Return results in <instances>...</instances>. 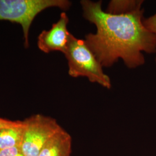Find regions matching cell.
I'll return each instance as SVG.
<instances>
[{
	"instance_id": "1",
	"label": "cell",
	"mask_w": 156,
	"mask_h": 156,
	"mask_svg": "<svg viewBox=\"0 0 156 156\" xmlns=\"http://www.w3.org/2000/svg\"><path fill=\"white\" fill-rule=\"evenodd\" d=\"M83 16L95 24L97 31L85 37V42L102 67L122 59L129 68L145 64L143 52L156 53V35L144 24V10L112 14L102 9V1L82 0Z\"/></svg>"
},
{
	"instance_id": "2",
	"label": "cell",
	"mask_w": 156,
	"mask_h": 156,
	"mask_svg": "<svg viewBox=\"0 0 156 156\" xmlns=\"http://www.w3.org/2000/svg\"><path fill=\"white\" fill-rule=\"evenodd\" d=\"M68 66V74L73 78L86 77L106 89L111 88L110 78L83 39L71 35L67 49L64 53Z\"/></svg>"
},
{
	"instance_id": "3",
	"label": "cell",
	"mask_w": 156,
	"mask_h": 156,
	"mask_svg": "<svg viewBox=\"0 0 156 156\" xmlns=\"http://www.w3.org/2000/svg\"><path fill=\"white\" fill-rule=\"evenodd\" d=\"M71 5V2L67 0H0V20L21 25L24 45L27 48L30 28L39 13L53 7L67 10Z\"/></svg>"
},
{
	"instance_id": "4",
	"label": "cell",
	"mask_w": 156,
	"mask_h": 156,
	"mask_svg": "<svg viewBox=\"0 0 156 156\" xmlns=\"http://www.w3.org/2000/svg\"><path fill=\"white\" fill-rule=\"evenodd\" d=\"M23 123L20 148L25 156H38L46 144L62 128L56 119L40 114L28 117Z\"/></svg>"
},
{
	"instance_id": "5",
	"label": "cell",
	"mask_w": 156,
	"mask_h": 156,
	"mask_svg": "<svg viewBox=\"0 0 156 156\" xmlns=\"http://www.w3.org/2000/svg\"><path fill=\"white\" fill-rule=\"evenodd\" d=\"M68 22L67 13L62 12L59 20L52 25L50 30H44L39 34L37 42L39 49L46 53L54 51L64 53L71 35L67 28Z\"/></svg>"
},
{
	"instance_id": "6",
	"label": "cell",
	"mask_w": 156,
	"mask_h": 156,
	"mask_svg": "<svg viewBox=\"0 0 156 156\" xmlns=\"http://www.w3.org/2000/svg\"><path fill=\"white\" fill-rule=\"evenodd\" d=\"M72 138L62 128L46 144L38 156H71Z\"/></svg>"
},
{
	"instance_id": "7",
	"label": "cell",
	"mask_w": 156,
	"mask_h": 156,
	"mask_svg": "<svg viewBox=\"0 0 156 156\" xmlns=\"http://www.w3.org/2000/svg\"><path fill=\"white\" fill-rule=\"evenodd\" d=\"M24 134V123L19 126L0 129V150L20 147Z\"/></svg>"
},
{
	"instance_id": "8",
	"label": "cell",
	"mask_w": 156,
	"mask_h": 156,
	"mask_svg": "<svg viewBox=\"0 0 156 156\" xmlns=\"http://www.w3.org/2000/svg\"><path fill=\"white\" fill-rule=\"evenodd\" d=\"M144 1H112L106 10L112 14H122L141 9Z\"/></svg>"
},
{
	"instance_id": "9",
	"label": "cell",
	"mask_w": 156,
	"mask_h": 156,
	"mask_svg": "<svg viewBox=\"0 0 156 156\" xmlns=\"http://www.w3.org/2000/svg\"><path fill=\"white\" fill-rule=\"evenodd\" d=\"M0 156H25L20 147H15L0 150Z\"/></svg>"
},
{
	"instance_id": "10",
	"label": "cell",
	"mask_w": 156,
	"mask_h": 156,
	"mask_svg": "<svg viewBox=\"0 0 156 156\" xmlns=\"http://www.w3.org/2000/svg\"><path fill=\"white\" fill-rule=\"evenodd\" d=\"M144 24L151 33L156 35V13L147 19H144Z\"/></svg>"
},
{
	"instance_id": "11",
	"label": "cell",
	"mask_w": 156,
	"mask_h": 156,
	"mask_svg": "<svg viewBox=\"0 0 156 156\" xmlns=\"http://www.w3.org/2000/svg\"><path fill=\"white\" fill-rule=\"evenodd\" d=\"M22 121H12L0 117V129L19 126L22 124Z\"/></svg>"
},
{
	"instance_id": "12",
	"label": "cell",
	"mask_w": 156,
	"mask_h": 156,
	"mask_svg": "<svg viewBox=\"0 0 156 156\" xmlns=\"http://www.w3.org/2000/svg\"></svg>"
}]
</instances>
